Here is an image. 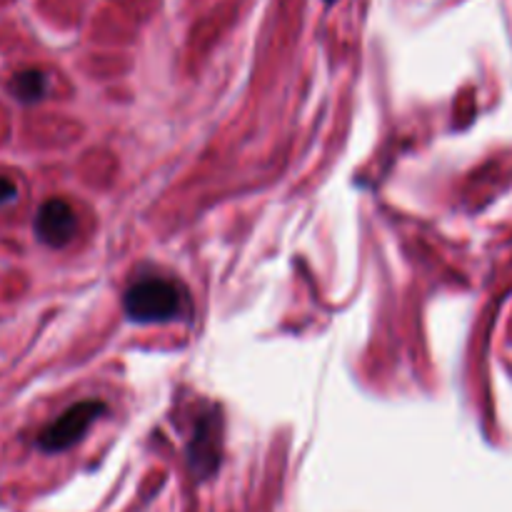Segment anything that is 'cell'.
<instances>
[{
  "instance_id": "2",
  "label": "cell",
  "mask_w": 512,
  "mask_h": 512,
  "mask_svg": "<svg viewBox=\"0 0 512 512\" xmlns=\"http://www.w3.org/2000/svg\"><path fill=\"white\" fill-rule=\"evenodd\" d=\"M105 405L98 400H83V403H75L73 408L65 410L58 420L48 425V428L40 433L38 448L45 453H63V450L73 448L75 443L83 440V435L88 433L90 425L105 415Z\"/></svg>"
},
{
  "instance_id": "4",
  "label": "cell",
  "mask_w": 512,
  "mask_h": 512,
  "mask_svg": "<svg viewBox=\"0 0 512 512\" xmlns=\"http://www.w3.org/2000/svg\"><path fill=\"white\" fill-rule=\"evenodd\" d=\"M190 468L200 480L210 478L220 465V423L215 415L200 420L195 425V435L188 448Z\"/></svg>"
},
{
  "instance_id": "1",
  "label": "cell",
  "mask_w": 512,
  "mask_h": 512,
  "mask_svg": "<svg viewBox=\"0 0 512 512\" xmlns=\"http://www.w3.org/2000/svg\"><path fill=\"white\" fill-rule=\"evenodd\" d=\"M185 290L165 278H145L125 290L123 308L133 323H168L183 315Z\"/></svg>"
},
{
  "instance_id": "7",
  "label": "cell",
  "mask_w": 512,
  "mask_h": 512,
  "mask_svg": "<svg viewBox=\"0 0 512 512\" xmlns=\"http://www.w3.org/2000/svg\"><path fill=\"white\" fill-rule=\"evenodd\" d=\"M328 3H333V0H328Z\"/></svg>"
},
{
  "instance_id": "6",
  "label": "cell",
  "mask_w": 512,
  "mask_h": 512,
  "mask_svg": "<svg viewBox=\"0 0 512 512\" xmlns=\"http://www.w3.org/2000/svg\"><path fill=\"white\" fill-rule=\"evenodd\" d=\"M15 198H18V185H15V180H10L8 175H0V208L15 203Z\"/></svg>"
},
{
  "instance_id": "5",
  "label": "cell",
  "mask_w": 512,
  "mask_h": 512,
  "mask_svg": "<svg viewBox=\"0 0 512 512\" xmlns=\"http://www.w3.org/2000/svg\"><path fill=\"white\" fill-rule=\"evenodd\" d=\"M48 88L50 80L43 70H18V73L10 78V93H13V98H18L20 103H38V100H43L45 95H48Z\"/></svg>"
},
{
  "instance_id": "3",
  "label": "cell",
  "mask_w": 512,
  "mask_h": 512,
  "mask_svg": "<svg viewBox=\"0 0 512 512\" xmlns=\"http://www.w3.org/2000/svg\"><path fill=\"white\" fill-rule=\"evenodd\" d=\"M78 233V218L68 200H45L35 215V235L48 248H65Z\"/></svg>"
}]
</instances>
